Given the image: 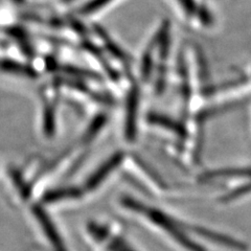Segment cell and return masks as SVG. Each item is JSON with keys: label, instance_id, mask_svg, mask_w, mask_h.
<instances>
[{"label": "cell", "instance_id": "14", "mask_svg": "<svg viewBox=\"0 0 251 251\" xmlns=\"http://www.w3.org/2000/svg\"><path fill=\"white\" fill-rule=\"evenodd\" d=\"M110 1H111V0H94V1L88 3L87 5L85 6V9L83 10V12L85 14L94 13V12L100 10V7H103L104 5L109 3Z\"/></svg>", "mask_w": 251, "mask_h": 251}, {"label": "cell", "instance_id": "7", "mask_svg": "<svg viewBox=\"0 0 251 251\" xmlns=\"http://www.w3.org/2000/svg\"><path fill=\"white\" fill-rule=\"evenodd\" d=\"M82 192L76 187H61L46 193L43 202L46 204H56L66 200H75L81 198Z\"/></svg>", "mask_w": 251, "mask_h": 251}, {"label": "cell", "instance_id": "11", "mask_svg": "<svg viewBox=\"0 0 251 251\" xmlns=\"http://www.w3.org/2000/svg\"><path fill=\"white\" fill-rule=\"evenodd\" d=\"M107 123V117L104 114L98 115L93 122L89 125V127L86 130L84 134V140L85 143H89L94 137L98 135V133L104 128V126Z\"/></svg>", "mask_w": 251, "mask_h": 251}, {"label": "cell", "instance_id": "4", "mask_svg": "<svg viewBox=\"0 0 251 251\" xmlns=\"http://www.w3.org/2000/svg\"><path fill=\"white\" fill-rule=\"evenodd\" d=\"M33 214L35 215L37 222L41 227V230L44 233L46 241L49 242L52 251H69L65 245V242L61 237L60 231L57 229L56 225L50 220L45 211L40 206H35L33 208Z\"/></svg>", "mask_w": 251, "mask_h": 251}, {"label": "cell", "instance_id": "13", "mask_svg": "<svg viewBox=\"0 0 251 251\" xmlns=\"http://www.w3.org/2000/svg\"><path fill=\"white\" fill-rule=\"evenodd\" d=\"M44 120H43V126H44V132L46 135H52L54 130V114L52 107H46L44 110Z\"/></svg>", "mask_w": 251, "mask_h": 251}, {"label": "cell", "instance_id": "12", "mask_svg": "<svg viewBox=\"0 0 251 251\" xmlns=\"http://www.w3.org/2000/svg\"><path fill=\"white\" fill-rule=\"evenodd\" d=\"M11 177L13 179L16 187L18 188L21 197L23 199H28L30 196V188L27 185V183L25 182V178L22 177V175L17 170H11Z\"/></svg>", "mask_w": 251, "mask_h": 251}, {"label": "cell", "instance_id": "3", "mask_svg": "<svg viewBox=\"0 0 251 251\" xmlns=\"http://www.w3.org/2000/svg\"><path fill=\"white\" fill-rule=\"evenodd\" d=\"M188 229H190L192 235L194 234L203 241L209 242L213 245L239 251H246L247 249V246L243 242L228 237V235H225L221 232L205 228V227L188 225Z\"/></svg>", "mask_w": 251, "mask_h": 251}, {"label": "cell", "instance_id": "2", "mask_svg": "<svg viewBox=\"0 0 251 251\" xmlns=\"http://www.w3.org/2000/svg\"><path fill=\"white\" fill-rule=\"evenodd\" d=\"M86 232L91 251H139L121 235L112 233L106 225L91 222Z\"/></svg>", "mask_w": 251, "mask_h": 251}, {"label": "cell", "instance_id": "10", "mask_svg": "<svg viewBox=\"0 0 251 251\" xmlns=\"http://www.w3.org/2000/svg\"><path fill=\"white\" fill-rule=\"evenodd\" d=\"M233 177H251V170L246 169H227L207 172L202 176L203 180H214L221 178H233Z\"/></svg>", "mask_w": 251, "mask_h": 251}, {"label": "cell", "instance_id": "5", "mask_svg": "<svg viewBox=\"0 0 251 251\" xmlns=\"http://www.w3.org/2000/svg\"><path fill=\"white\" fill-rule=\"evenodd\" d=\"M124 158H125V154L123 152L114 153L88 178V180L86 181V184H85L86 190L87 191L97 190V188L100 185H101V183H103L105 180L121 166Z\"/></svg>", "mask_w": 251, "mask_h": 251}, {"label": "cell", "instance_id": "8", "mask_svg": "<svg viewBox=\"0 0 251 251\" xmlns=\"http://www.w3.org/2000/svg\"><path fill=\"white\" fill-rule=\"evenodd\" d=\"M148 121L150 124L156 126V127H160L164 130H168L179 137H185L186 132L183 126L180 125L176 121L170 119V117L161 114L152 113L148 116Z\"/></svg>", "mask_w": 251, "mask_h": 251}, {"label": "cell", "instance_id": "6", "mask_svg": "<svg viewBox=\"0 0 251 251\" xmlns=\"http://www.w3.org/2000/svg\"><path fill=\"white\" fill-rule=\"evenodd\" d=\"M139 107V91L136 87H133L127 98L126 106V121H125V136L132 141L136 137L137 133V116Z\"/></svg>", "mask_w": 251, "mask_h": 251}, {"label": "cell", "instance_id": "15", "mask_svg": "<svg viewBox=\"0 0 251 251\" xmlns=\"http://www.w3.org/2000/svg\"><path fill=\"white\" fill-rule=\"evenodd\" d=\"M249 192H251V184H250V185H247V186L240 187L239 190L234 191L233 193H231V194H229V195L225 196V197H223V198H222V201H223V202H229V201H232L233 199H235V198H239V197H241V196L245 195V194H247V193H249Z\"/></svg>", "mask_w": 251, "mask_h": 251}, {"label": "cell", "instance_id": "9", "mask_svg": "<svg viewBox=\"0 0 251 251\" xmlns=\"http://www.w3.org/2000/svg\"><path fill=\"white\" fill-rule=\"evenodd\" d=\"M0 68L5 73L18 75L21 76H26L30 78L37 76V74L33 68L13 60H2L0 62Z\"/></svg>", "mask_w": 251, "mask_h": 251}, {"label": "cell", "instance_id": "1", "mask_svg": "<svg viewBox=\"0 0 251 251\" xmlns=\"http://www.w3.org/2000/svg\"><path fill=\"white\" fill-rule=\"evenodd\" d=\"M122 203L132 213L144 217L146 221L152 225L153 229L158 232L162 239L169 242L172 248L178 251H207L202 244L193 239L188 225L173 219L164 211L147 206L130 198H124Z\"/></svg>", "mask_w": 251, "mask_h": 251}, {"label": "cell", "instance_id": "16", "mask_svg": "<svg viewBox=\"0 0 251 251\" xmlns=\"http://www.w3.org/2000/svg\"><path fill=\"white\" fill-rule=\"evenodd\" d=\"M15 1H18V2H20V1H22V0H15Z\"/></svg>", "mask_w": 251, "mask_h": 251}]
</instances>
